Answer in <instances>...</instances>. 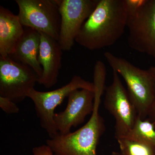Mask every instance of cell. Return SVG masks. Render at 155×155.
<instances>
[{
  "mask_svg": "<svg viewBox=\"0 0 155 155\" xmlns=\"http://www.w3.org/2000/svg\"><path fill=\"white\" fill-rule=\"evenodd\" d=\"M125 137L147 145L155 151V126L148 118L143 119L138 117L133 128Z\"/></svg>",
  "mask_w": 155,
  "mask_h": 155,
  "instance_id": "5bb4252c",
  "label": "cell"
},
{
  "mask_svg": "<svg viewBox=\"0 0 155 155\" xmlns=\"http://www.w3.org/2000/svg\"><path fill=\"white\" fill-rule=\"evenodd\" d=\"M107 69L97 65L94 70V107L91 116L84 126L68 134H58L46 140L54 155H97L100 139L105 130L104 119L100 116L101 99L105 90Z\"/></svg>",
  "mask_w": 155,
  "mask_h": 155,
  "instance_id": "6da1fadb",
  "label": "cell"
},
{
  "mask_svg": "<svg viewBox=\"0 0 155 155\" xmlns=\"http://www.w3.org/2000/svg\"><path fill=\"white\" fill-rule=\"evenodd\" d=\"M40 43V33L32 28L26 27L24 34L17 43L14 53L11 56L15 61L31 68L39 78L41 77L43 71L38 61Z\"/></svg>",
  "mask_w": 155,
  "mask_h": 155,
  "instance_id": "4fadbf2b",
  "label": "cell"
},
{
  "mask_svg": "<svg viewBox=\"0 0 155 155\" xmlns=\"http://www.w3.org/2000/svg\"><path fill=\"white\" fill-rule=\"evenodd\" d=\"M0 107L7 114H18L19 111L16 103L2 97H0Z\"/></svg>",
  "mask_w": 155,
  "mask_h": 155,
  "instance_id": "e0dca14e",
  "label": "cell"
},
{
  "mask_svg": "<svg viewBox=\"0 0 155 155\" xmlns=\"http://www.w3.org/2000/svg\"><path fill=\"white\" fill-rule=\"evenodd\" d=\"M32 155H54V153L47 145L35 147L32 149Z\"/></svg>",
  "mask_w": 155,
  "mask_h": 155,
  "instance_id": "ac0fdd59",
  "label": "cell"
},
{
  "mask_svg": "<svg viewBox=\"0 0 155 155\" xmlns=\"http://www.w3.org/2000/svg\"><path fill=\"white\" fill-rule=\"evenodd\" d=\"M105 92V107L115 120V137L117 139L125 137L133 128L138 116L117 72L113 71L112 83L106 87Z\"/></svg>",
  "mask_w": 155,
  "mask_h": 155,
  "instance_id": "52a82bcc",
  "label": "cell"
},
{
  "mask_svg": "<svg viewBox=\"0 0 155 155\" xmlns=\"http://www.w3.org/2000/svg\"><path fill=\"white\" fill-rule=\"evenodd\" d=\"M148 69L155 77V66L150 67Z\"/></svg>",
  "mask_w": 155,
  "mask_h": 155,
  "instance_id": "ffe728a7",
  "label": "cell"
},
{
  "mask_svg": "<svg viewBox=\"0 0 155 155\" xmlns=\"http://www.w3.org/2000/svg\"><path fill=\"white\" fill-rule=\"evenodd\" d=\"M122 155H155L151 147L127 137L117 139Z\"/></svg>",
  "mask_w": 155,
  "mask_h": 155,
  "instance_id": "9a60e30c",
  "label": "cell"
},
{
  "mask_svg": "<svg viewBox=\"0 0 155 155\" xmlns=\"http://www.w3.org/2000/svg\"><path fill=\"white\" fill-rule=\"evenodd\" d=\"M127 20L124 0H99L75 42L90 51L111 46L124 34Z\"/></svg>",
  "mask_w": 155,
  "mask_h": 155,
  "instance_id": "7a4b0ae2",
  "label": "cell"
},
{
  "mask_svg": "<svg viewBox=\"0 0 155 155\" xmlns=\"http://www.w3.org/2000/svg\"><path fill=\"white\" fill-rule=\"evenodd\" d=\"M38 61L42 68V74L38 83L50 88L58 82L62 65V50L58 41L41 33Z\"/></svg>",
  "mask_w": 155,
  "mask_h": 155,
  "instance_id": "8fae6325",
  "label": "cell"
},
{
  "mask_svg": "<svg viewBox=\"0 0 155 155\" xmlns=\"http://www.w3.org/2000/svg\"><path fill=\"white\" fill-rule=\"evenodd\" d=\"M99 0H59L61 25L58 42L63 51L72 48L84 22Z\"/></svg>",
  "mask_w": 155,
  "mask_h": 155,
  "instance_id": "ba28073f",
  "label": "cell"
},
{
  "mask_svg": "<svg viewBox=\"0 0 155 155\" xmlns=\"http://www.w3.org/2000/svg\"><path fill=\"white\" fill-rule=\"evenodd\" d=\"M148 119H149L153 123L155 126V105L150 114L149 116L148 117Z\"/></svg>",
  "mask_w": 155,
  "mask_h": 155,
  "instance_id": "d6986e66",
  "label": "cell"
},
{
  "mask_svg": "<svg viewBox=\"0 0 155 155\" xmlns=\"http://www.w3.org/2000/svg\"><path fill=\"white\" fill-rule=\"evenodd\" d=\"M104 56L113 71L124 79L138 117L148 118L155 105V76L149 69H140L110 52H106Z\"/></svg>",
  "mask_w": 155,
  "mask_h": 155,
  "instance_id": "3957f363",
  "label": "cell"
},
{
  "mask_svg": "<svg viewBox=\"0 0 155 155\" xmlns=\"http://www.w3.org/2000/svg\"><path fill=\"white\" fill-rule=\"evenodd\" d=\"M78 89L94 91V84L80 76L74 75L67 84L55 90L43 92L34 88L28 93L27 97L33 102L41 125L50 137L58 133L54 119L56 108L72 91Z\"/></svg>",
  "mask_w": 155,
  "mask_h": 155,
  "instance_id": "277c9868",
  "label": "cell"
},
{
  "mask_svg": "<svg viewBox=\"0 0 155 155\" xmlns=\"http://www.w3.org/2000/svg\"><path fill=\"white\" fill-rule=\"evenodd\" d=\"M147 0H124L128 17L133 16L140 11Z\"/></svg>",
  "mask_w": 155,
  "mask_h": 155,
  "instance_id": "2e32d148",
  "label": "cell"
},
{
  "mask_svg": "<svg viewBox=\"0 0 155 155\" xmlns=\"http://www.w3.org/2000/svg\"><path fill=\"white\" fill-rule=\"evenodd\" d=\"M127 27L129 47L155 58V0H147L140 11L128 17Z\"/></svg>",
  "mask_w": 155,
  "mask_h": 155,
  "instance_id": "9c48e42d",
  "label": "cell"
},
{
  "mask_svg": "<svg viewBox=\"0 0 155 155\" xmlns=\"http://www.w3.org/2000/svg\"><path fill=\"white\" fill-rule=\"evenodd\" d=\"M24 31L18 16L0 6V57L13 54Z\"/></svg>",
  "mask_w": 155,
  "mask_h": 155,
  "instance_id": "7c38bea8",
  "label": "cell"
},
{
  "mask_svg": "<svg viewBox=\"0 0 155 155\" xmlns=\"http://www.w3.org/2000/svg\"><path fill=\"white\" fill-rule=\"evenodd\" d=\"M111 155H122L121 154V153L117 152L114 151L112 153Z\"/></svg>",
  "mask_w": 155,
  "mask_h": 155,
  "instance_id": "44dd1931",
  "label": "cell"
},
{
  "mask_svg": "<svg viewBox=\"0 0 155 155\" xmlns=\"http://www.w3.org/2000/svg\"><path fill=\"white\" fill-rule=\"evenodd\" d=\"M64 111L55 114L54 119L58 133L68 134L72 127L82 124L94 107V92L87 89L72 91Z\"/></svg>",
  "mask_w": 155,
  "mask_h": 155,
  "instance_id": "30bf717a",
  "label": "cell"
},
{
  "mask_svg": "<svg viewBox=\"0 0 155 155\" xmlns=\"http://www.w3.org/2000/svg\"><path fill=\"white\" fill-rule=\"evenodd\" d=\"M18 16L25 27L58 41L61 25L59 0H16Z\"/></svg>",
  "mask_w": 155,
  "mask_h": 155,
  "instance_id": "5b68a950",
  "label": "cell"
},
{
  "mask_svg": "<svg viewBox=\"0 0 155 155\" xmlns=\"http://www.w3.org/2000/svg\"><path fill=\"white\" fill-rule=\"evenodd\" d=\"M39 77L28 67L11 57H0V97L20 102L34 89Z\"/></svg>",
  "mask_w": 155,
  "mask_h": 155,
  "instance_id": "8992f818",
  "label": "cell"
}]
</instances>
